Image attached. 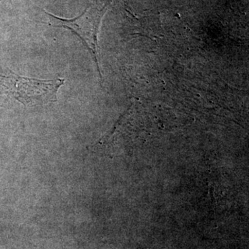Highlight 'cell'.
Listing matches in <instances>:
<instances>
[{
  "mask_svg": "<svg viewBox=\"0 0 249 249\" xmlns=\"http://www.w3.org/2000/svg\"><path fill=\"white\" fill-rule=\"evenodd\" d=\"M65 80H39L19 76L0 67V102L16 101L26 107L56 102Z\"/></svg>",
  "mask_w": 249,
  "mask_h": 249,
  "instance_id": "1",
  "label": "cell"
},
{
  "mask_svg": "<svg viewBox=\"0 0 249 249\" xmlns=\"http://www.w3.org/2000/svg\"><path fill=\"white\" fill-rule=\"evenodd\" d=\"M108 3L101 9L96 7L88 8L78 17L72 19H65L44 11L49 18L50 25L55 27L70 29L76 34L91 51L97 62V35L100 23L107 7Z\"/></svg>",
  "mask_w": 249,
  "mask_h": 249,
  "instance_id": "2",
  "label": "cell"
}]
</instances>
